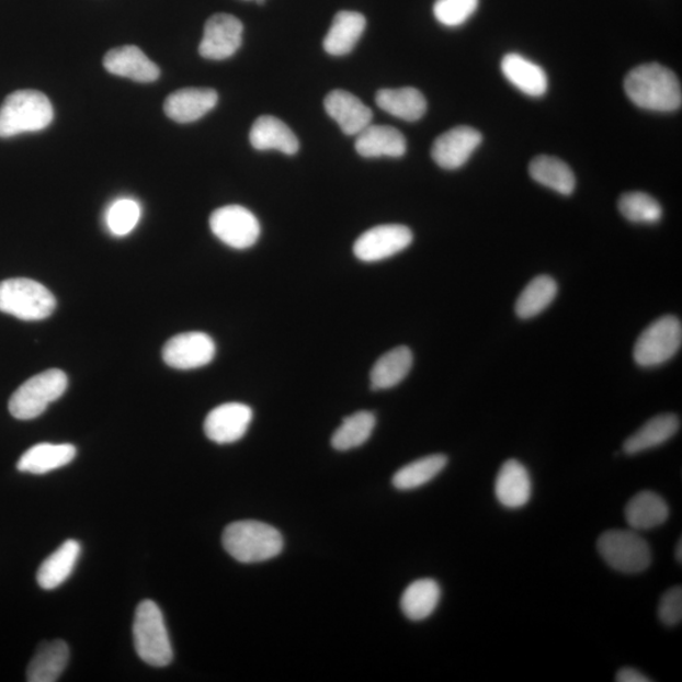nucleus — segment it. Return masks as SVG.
<instances>
[{
    "label": "nucleus",
    "instance_id": "1",
    "mask_svg": "<svg viewBox=\"0 0 682 682\" xmlns=\"http://www.w3.org/2000/svg\"><path fill=\"white\" fill-rule=\"evenodd\" d=\"M625 91L632 103L646 111L675 112L682 104L677 75L660 64L637 66L627 75Z\"/></svg>",
    "mask_w": 682,
    "mask_h": 682
},
{
    "label": "nucleus",
    "instance_id": "2",
    "mask_svg": "<svg viewBox=\"0 0 682 682\" xmlns=\"http://www.w3.org/2000/svg\"><path fill=\"white\" fill-rule=\"evenodd\" d=\"M223 546L239 562L254 564L273 559L284 548L280 532L258 521L231 523L223 534Z\"/></svg>",
    "mask_w": 682,
    "mask_h": 682
},
{
    "label": "nucleus",
    "instance_id": "3",
    "mask_svg": "<svg viewBox=\"0 0 682 682\" xmlns=\"http://www.w3.org/2000/svg\"><path fill=\"white\" fill-rule=\"evenodd\" d=\"M54 121L49 99L36 90H19L0 106V138L46 129Z\"/></svg>",
    "mask_w": 682,
    "mask_h": 682
},
{
    "label": "nucleus",
    "instance_id": "4",
    "mask_svg": "<svg viewBox=\"0 0 682 682\" xmlns=\"http://www.w3.org/2000/svg\"><path fill=\"white\" fill-rule=\"evenodd\" d=\"M133 639L139 659L154 668H166L173 660V650L160 606L152 601L137 606Z\"/></svg>",
    "mask_w": 682,
    "mask_h": 682
},
{
    "label": "nucleus",
    "instance_id": "5",
    "mask_svg": "<svg viewBox=\"0 0 682 682\" xmlns=\"http://www.w3.org/2000/svg\"><path fill=\"white\" fill-rule=\"evenodd\" d=\"M52 291L30 279L0 282V311L24 321L47 319L56 309Z\"/></svg>",
    "mask_w": 682,
    "mask_h": 682
},
{
    "label": "nucleus",
    "instance_id": "6",
    "mask_svg": "<svg viewBox=\"0 0 682 682\" xmlns=\"http://www.w3.org/2000/svg\"><path fill=\"white\" fill-rule=\"evenodd\" d=\"M68 376L60 370H49L30 378L10 399L11 414L16 420H33L43 414L49 405L68 389Z\"/></svg>",
    "mask_w": 682,
    "mask_h": 682
},
{
    "label": "nucleus",
    "instance_id": "7",
    "mask_svg": "<svg viewBox=\"0 0 682 682\" xmlns=\"http://www.w3.org/2000/svg\"><path fill=\"white\" fill-rule=\"evenodd\" d=\"M596 546L602 559L623 573L643 572L652 562L650 545L635 530L606 531L599 537Z\"/></svg>",
    "mask_w": 682,
    "mask_h": 682
},
{
    "label": "nucleus",
    "instance_id": "8",
    "mask_svg": "<svg viewBox=\"0 0 682 682\" xmlns=\"http://www.w3.org/2000/svg\"><path fill=\"white\" fill-rule=\"evenodd\" d=\"M682 326L675 316H663L648 327L636 341L635 362L644 368L657 367L672 360L680 351Z\"/></svg>",
    "mask_w": 682,
    "mask_h": 682
},
{
    "label": "nucleus",
    "instance_id": "9",
    "mask_svg": "<svg viewBox=\"0 0 682 682\" xmlns=\"http://www.w3.org/2000/svg\"><path fill=\"white\" fill-rule=\"evenodd\" d=\"M213 235L235 249L253 247L261 236V224L252 212L240 205L223 206L211 216Z\"/></svg>",
    "mask_w": 682,
    "mask_h": 682
},
{
    "label": "nucleus",
    "instance_id": "10",
    "mask_svg": "<svg viewBox=\"0 0 682 682\" xmlns=\"http://www.w3.org/2000/svg\"><path fill=\"white\" fill-rule=\"evenodd\" d=\"M413 242L410 228L399 224L374 227L356 239L354 254L362 262H379L405 251Z\"/></svg>",
    "mask_w": 682,
    "mask_h": 682
},
{
    "label": "nucleus",
    "instance_id": "11",
    "mask_svg": "<svg viewBox=\"0 0 682 682\" xmlns=\"http://www.w3.org/2000/svg\"><path fill=\"white\" fill-rule=\"evenodd\" d=\"M216 354L214 340L202 331H190L171 338L164 344L162 357L169 367L190 371L205 367Z\"/></svg>",
    "mask_w": 682,
    "mask_h": 682
},
{
    "label": "nucleus",
    "instance_id": "12",
    "mask_svg": "<svg viewBox=\"0 0 682 682\" xmlns=\"http://www.w3.org/2000/svg\"><path fill=\"white\" fill-rule=\"evenodd\" d=\"M243 23L237 16L218 13L205 23L198 53L207 60L221 61L235 55L242 46Z\"/></svg>",
    "mask_w": 682,
    "mask_h": 682
},
{
    "label": "nucleus",
    "instance_id": "13",
    "mask_svg": "<svg viewBox=\"0 0 682 682\" xmlns=\"http://www.w3.org/2000/svg\"><path fill=\"white\" fill-rule=\"evenodd\" d=\"M253 411L245 403H224L206 416L204 431L216 444H232L242 439L251 427Z\"/></svg>",
    "mask_w": 682,
    "mask_h": 682
},
{
    "label": "nucleus",
    "instance_id": "14",
    "mask_svg": "<svg viewBox=\"0 0 682 682\" xmlns=\"http://www.w3.org/2000/svg\"><path fill=\"white\" fill-rule=\"evenodd\" d=\"M481 140H484V136L477 129L468 126L455 127L436 138L431 149L432 160L441 169H461L476 152Z\"/></svg>",
    "mask_w": 682,
    "mask_h": 682
},
{
    "label": "nucleus",
    "instance_id": "15",
    "mask_svg": "<svg viewBox=\"0 0 682 682\" xmlns=\"http://www.w3.org/2000/svg\"><path fill=\"white\" fill-rule=\"evenodd\" d=\"M330 118L334 120L346 136H357L373 121V112L360 98L344 90L331 91L323 100Z\"/></svg>",
    "mask_w": 682,
    "mask_h": 682
},
{
    "label": "nucleus",
    "instance_id": "16",
    "mask_svg": "<svg viewBox=\"0 0 682 682\" xmlns=\"http://www.w3.org/2000/svg\"><path fill=\"white\" fill-rule=\"evenodd\" d=\"M219 95L214 89L186 88L166 99L164 113L178 123H193L214 110Z\"/></svg>",
    "mask_w": 682,
    "mask_h": 682
},
{
    "label": "nucleus",
    "instance_id": "17",
    "mask_svg": "<svg viewBox=\"0 0 682 682\" xmlns=\"http://www.w3.org/2000/svg\"><path fill=\"white\" fill-rule=\"evenodd\" d=\"M495 493L505 509L525 507L532 497V479L525 465L515 459L507 461L498 471Z\"/></svg>",
    "mask_w": 682,
    "mask_h": 682
},
{
    "label": "nucleus",
    "instance_id": "18",
    "mask_svg": "<svg viewBox=\"0 0 682 682\" xmlns=\"http://www.w3.org/2000/svg\"><path fill=\"white\" fill-rule=\"evenodd\" d=\"M104 68L116 77L137 82H154L160 78V69L137 46L111 49L104 57Z\"/></svg>",
    "mask_w": 682,
    "mask_h": 682
},
{
    "label": "nucleus",
    "instance_id": "19",
    "mask_svg": "<svg viewBox=\"0 0 682 682\" xmlns=\"http://www.w3.org/2000/svg\"><path fill=\"white\" fill-rule=\"evenodd\" d=\"M249 140L257 151L276 149L287 156H294L299 149L295 133L286 123L273 115H262L254 122L249 133Z\"/></svg>",
    "mask_w": 682,
    "mask_h": 682
},
{
    "label": "nucleus",
    "instance_id": "20",
    "mask_svg": "<svg viewBox=\"0 0 682 682\" xmlns=\"http://www.w3.org/2000/svg\"><path fill=\"white\" fill-rule=\"evenodd\" d=\"M355 149L364 158H399L406 154V138L389 126H370L356 136Z\"/></svg>",
    "mask_w": 682,
    "mask_h": 682
},
{
    "label": "nucleus",
    "instance_id": "21",
    "mask_svg": "<svg viewBox=\"0 0 682 682\" xmlns=\"http://www.w3.org/2000/svg\"><path fill=\"white\" fill-rule=\"evenodd\" d=\"M501 69L511 84L528 96H543L548 88L547 75L539 65L519 54L503 57Z\"/></svg>",
    "mask_w": 682,
    "mask_h": 682
},
{
    "label": "nucleus",
    "instance_id": "22",
    "mask_svg": "<svg viewBox=\"0 0 682 682\" xmlns=\"http://www.w3.org/2000/svg\"><path fill=\"white\" fill-rule=\"evenodd\" d=\"M75 456H77V447L71 444H37L21 456L16 463V469L43 476V474L66 467L75 459Z\"/></svg>",
    "mask_w": 682,
    "mask_h": 682
},
{
    "label": "nucleus",
    "instance_id": "23",
    "mask_svg": "<svg viewBox=\"0 0 682 682\" xmlns=\"http://www.w3.org/2000/svg\"><path fill=\"white\" fill-rule=\"evenodd\" d=\"M680 420L675 413H662L647 421L643 428L628 437L623 444V452L637 455L668 443L678 434Z\"/></svg>",
    "mask_w": 682,
    "mask_h": 682
},
{
    "label": "nucleus",
    "instance_id": "24",
    "mask_svg": "<svg viewBox=\"0 0 682 682\" xmlns=\"http://www.w3.org/2000/svg\"><path fill=\"white\" fill-rule=\"evenodd\" d=\"M367 26L365 16L357 12L341 11L332 21L326 38L323 49L331 56H345L351 54L363 36Z\"/></svg>",
    "mask_w": 682,
    "mask_h": 682
},
{
    "label": "nucleus",
    "instance_id": "25",
    "mask_svg": "<svg viewBox=\"0 0 682 682\" xmlns=\"http://www.w3.org/2000/svg\"><path fill=\"white\" fill-rule=\"evenodd\" d=\"M81 554L77 539H68L41 564L37 583L45 590L56 589L71 577Z\"/></svg>",
    "mask_w": 682,
    "mask_h": 682
},
{
    "label": "nucleus",
    "instance_id": "26",
    "mask_svg": "<svg viewBox=\"0 0 682 682\" xmlns=\"http://www.w3.org/2000/svg\"><path fill=\"white\" fill-rule=\"evenodd\" d=\"M670 509L664 499L645 490L630 499L625 515L630 530L647 531L662 526L669 520Z\"/></svg>",
    "mask_w": 682,
    "mask_h": 682
},
{
    "label": "nucleus",
    "instance_id": "27",
    "mask_svg": "<svg viewBox=\"0 0 682 682\" xmlns=\"http://www.w3.org/2000/svg\"><path fill=\"white\" fill-rule=\"evenodd\" d=\"M70 650L62 639H55L39 646L35 657L29 664L30 682H55L68 668Z\"/></svg>",
    "mask_w": 682,
    "mask_h": 682
},
{
    "label": "nucleus",
    "instance_id": "28",
    "mask_svg": "<svg viewBox=\"0 0 682 682\" xmlns=\"http://www.w3.org/2000/svg\"><path fill=\"white\" fill-rule=\"evenodd\" d=\"M376 103L382 111L406 122H418L428 111L425 96L414 88L382 89Z\"/></svg>",
    "mask_w": 682,
    "mask_h": 682
},
{
    "label": "nucleus",
    "instance_id": "29",
    "mask_svg": "<svg viewBox=\"0 0 682 682\" xmlns=\"http://www.w3.org/2000/svg\"><path fill=\"white\" fill-rule=\"evenodd\" d=\"M413 365L410 348L397 346L382 355L371 371V387L384 390L398 386L409 376Z\"/></svg>",
    "mask_w": 682,
    "mask_h": 682
},
{
    "label": "nucleus",
    "instance_id": "30",
    "mask_svg": "<svg viewBox=\"0 0 682 682\" xmlns=\"http://www.w3.org/2000/svg\"><path fill=\"white\" fill-rule=\"evenodd\" d=\"M528 172L539 185L570 196L576 190L577 179L567 163L552 156H538L531 161Z\"/></svg>",
    "mask_w": 682,
    "mask_h": 682
},
{
    "label": "nucleus",
    "instance_id": "31",
    "mask_svg": "<svg viewBox=\"0 0 682 682\" xmlns=\"http://www.w3.org/2000/svg\"><path fill=\"white\" fill-rule=\"evenodd\" d=\"M441 588L434 579H420L406 588L401 598V610L407 618L420 622L430 617L437 609Z\"/></svg>",
    "mask_w": 682,
    "mask_h": 682
},
{
    "label": "nucleus",
    "instance_id": "32",
    "mask_svg": "<svg viewBox=\"0 0 682 682\" xmlns=\"http://www.w3.org/2000/svg\"><path fill=\"white\" fill-rule=\"evenodd\" d=\"M446 465L447 457L444 454L421 457L399 469L394 476L393 484L398 490L418 489L435 479Z\"/></svg>",
    "mask_w": 682,
    "mask_h": 682
},
{
    "label": "nucleus",
    "instance_id": "33",
    "mask_svg": "<svg viewBox=\"0 0 682 682\" xmlns=\"http://www.w3.org/2000/svg\"><path fill=\"white\" fill-rule=\"evenodd\" d=\"M556 295V281L550 276H538L522 291L515 303V314L522 320L535 318L553 304Z\"/></svg>",
    "mask_w": 682,
    "mask_h": 682
},
{
    "label": "nucleus",
    "instance_id": "34",
    "mask_svg": "<svg viewBox=\"0 0 682 682\" xmlns=\"http://www.w3.org/2000/svg\"><path fill=\"white\" fill-rule=\"evenodd\" d=\"M376 428V416L368 411L348 416L331 437L332 447L339 452L352 451L367 443Z\"/></svg>",
    "mask_w": 682,
    "mask_h": 682
},
{
    "label": "nucleus",
    "instance_id": "35",
    "mask_svg": "<svg viewBox=\"0 0 682 682\" xmlns=\"http://www.w3.org/2000/svg\"><path fill=\"white\" fill-rule=\"evenodd\" d=\"M618 209L625 218L636 224H656L662 218V206L646 193H627L622 195Z\"/></svg>",
    "mask_w": 682,
    "mask_h": 682
},
{
    "label": "nucleus",
    "instance_id": "36",
    "mask_svg": "<svg viewBox=\"0 0 682 682\" xmlns=\"http://www.w3.org/2000/svg\"><path fill=\"white\" fill-rule=\"evenodd\" d=\"M140 205L133 198L116 200L106 212V227L115 237H126L138 226Z\"/></svg>",
    "mask_w": 682,
    "mask_h": 682
},
{
    "label": "nucleus",
    "instance_id": "37",
    "mask_svg": "<svg viewBox=\"0 0 682 682\" xmlns=\"http://www.w3.org/2000/svg\"><path fill=\"white\" fill-rule=\"evenodd\" d=\"M479 0H436L435 19L446 27H459L477 12Z\"/></svg>",
    "mask_w": 682,
    "mask_h": 682
},
{
    "label": "nucleus",
    "instance_id": "38",
    "mask_svg": "<svg viewBox=\"0 0 682 682\" xmlns=\"http://www.w3.org/2000/svg\"><path fill=\"white\" fill-rule=\"evenodd\" d=\"M659 617L664 626L675 627L682 621V589L673 587L661 598Z\"/></svg>",
    "mask_w": 682,
    "mask_h": 682
},
{
    "label": "nucleus",
    "instance_id": "39",
    "mask_svg": "<svg viewBox=\"0 0 682 682\" xmlns=\"http://www.w3.org/2000/svg\"><path fill=\"white\" fill-rule=\"evenodd\" d=\"M615 681L618 682H651L652 679L645 675V673L634 668H623L615 675Z\"/></svg>",
    "mask_w": 682,
    "mask_h": 682
},
{
    "label": "nucleus",
    "instance_id": "40",
    "mask_svg": "<svg viewBox=\"0 0 682 682\" xmlns=\"http://www.w3.org/2000/svg\"><path fill=\"white\" fill-rule=\"evenodd\" d=\"M675 555H677V560L679 562H681L682 561V538L679 539V543L677 545Z\"/></svg>",
    "mask_w": 682,
    "mask_h": 682
},
{
    "label": "nucleus",
    "instance_id": "41",
    "mask_svg": "<svg viewBox=\"0 0 682 682\" xmlns=\"http://www.w3.org/2000/svg\"><path fill=\"white\" fill-rule=\"evenodd\" d=\"M246 2H249V0H246ZM254 2H257L260 5L264 4V0H254Z\"/></svg>",
    "mask_w": 682,
    "mask_h": 682
}]
</instances>
